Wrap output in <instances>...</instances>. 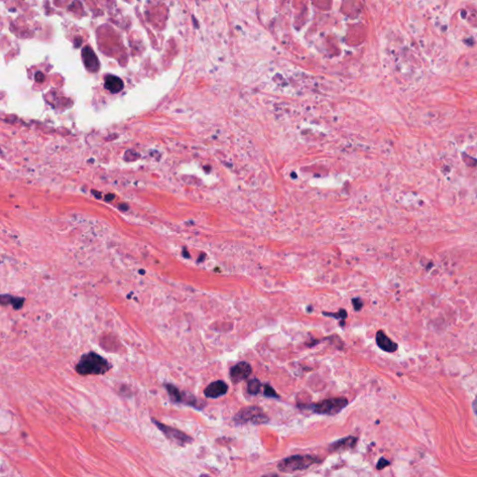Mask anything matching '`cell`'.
Masks as SVG:
<instances>
[{
  "mask_svg": "<svg viewBox=\"0 0 477 477\" xmlns=\"http://www.w3.org/2000/svg\"><path fill=\"white\" fill-rule=\"evenodd\" d=\"M111 364L107 359L95 352H88L80 357L76 365V371L79 375H104L110 370Z\"/></svg>",
  "mask_w": 477,
  "mask_h": 477,
  "instance_id": "6da1fadb",
  "label": "cell"
},
{
  "mask_svg": "<svg viewBox=\"0 0 477 477\" xmlns=\"http://www.w3.org/2000/svg\"><path fill=\"white\" fill-rule=\"evenodd\" d=\"M317 462L318 460L315 457L309 456V455L306 456L296 455V456L289 457L281 461L277 465V468L282 473L292 474L295 472L306 470L312 465L317 463Z\"/></svg>",
  "mask_w": 477,
  "mask_h": 477,
  "instance_id": "7a4b0ae2",
  "label": "cell"
},
{
  "mask_svg": "<svg viewBox=\"0 0 477 477\" xmlns=\"http://www.w3.org/2000/svg\"><path fill=\"white\" fill-rule=\"evenodd\" d=\"M348 405L346 398H333L324 400L317 405L312 406L315 413L322 415H335L339 413Z\"/></svg>",
  "mask_w": 477,
  "mask_h": 477,
  "instance_id": "3957f363",
  "label": "cell"
},
{
  "mask_svg": "<svg viewBox=\"0 0 477 477\" xmlns=\"http://www.w3.org/2000/svg\"><path fill=\"white\" fill-rule=\"evenodd\" d=\"M235 420L239 422H251L254 424H261L268 421V417L257 406H250L242 409L236 416Z\"/></svg>",
  "mask_w": 477,
  "mask_h": 477,
  "instance_id": "277c9868",
  "label": "cell"
},
{
  "mask_svg": "<svg viewBox=\"0 0 477 477\" xmlns=\"http://www.w3.org/2000/svg\"><path fill=\"white\" fill-rule=\"evenodd\" d=\"M152 421L155 423V425L157 426L162 433H163L164 435L170 439L171 441L174 442L176 444H178L180 446H185V444H188V443H191L192 442V438L189 437L188 435H185L184 433L180 432L178 430L174 429V428L169 427L165 424H162L160 422H159L157 420H152Z\"/></svg>",
  "mask_w": 477,
  "mask_h": 477,
  "instance_id": "5b68a950",
  "label": "cell"
},
{
  "mask_svg": "<svg viewBox=\"0 0 477 477\" xmlns=\"http://www.w3.org/2000/svg\"><path fill=\"white\" fill-rule=\"evenodd\" d=\"M252 373V367L246 362H240L230 369V378L233 383H239L248 378Z\"/></svg>",
  "mask_w": 477,
  "mask_h": 477,
  "instance_id": "8992f818",
  "label": "cell"
},
{
  "mask_svg": "<svg viewBox=\"0 0 477 477\" xmlns=\"http://www.w3.org/2000/svg\"><path fill=\"white\" fill-rule=\"evenodd\" d=\"M228 385L222 380L214 381L213 383L207 386L204 390V394L208 398H218L222 395L226 394L228 392Z\"/></svg>",
  "mask_w": 477,
  "mask_h": 477,
  "instance_id": "52a82bcc",
  "label": "cell"
},
{
  "mask_svg": "<svg viewBox=\"0 0 477 477\" xmlns=\"http://www.w3.org/2000/svg\"><path fill=\"white\" fill-rule=\"evenodd\" d=\"M82 59L86 68L91 72H96L99 69V61L92 48L86 46L82 50Z\"/></svg>",
  "mask_w": 477,
  "mask_h": 477,
  "instance_id": "ba28073f",
  "label": "cell"
},
{
  "mask_svg": "<svg viewBox=\"0 0 477 477\" xmlns=\"http://www.w3.org/2000/svg\"><path fill=\"white\" fill-rule=\"evenodd\" d=\"M378 347L387 352H394L397 349V344L388 337L383 331H378L376 335Z\"/></svg>",
  "mask_w": 477,
  "mask_h": 477,
  "instance_id": "9c48e42d",
  "label": "cell"
},
{
  "mask_svg": "<svg viewBox=\"0 0 477 477\" xmlns=\"http://www.w3.org/2000/svg\"><path fill=\"white\" fill-rule=\"evenodd\" d=\"M105 87L110 93H118L122 91L124 84L120 78L114 75H108L105 79Z\"/></svg>",
  "mask_w": 477,
  "mask_h": 477,
  "instance_id": "30bf717a",
  "label": "cell"
},
{
  "mask_svg": "<svg viewBox=\"0 0 477 477\" xmlns=\"http://www.w3.org/2000/svg\"><path fill=\"white\" fill-rule=\"evenodd\" d=\"M356 442V438L354 437H348L345 439H341L338 441L335 442L333 445H331V449L332 450H344V449H350L354 447V444Z\"/></svg>",
  "mask_w": 477,
  "mask_h": 477,
  "instance_id": "8fae6325",
  "label": "cell"
},
{
  "mask_svg": "<svg viewBox=\"0 0 477 477\" xmlns=\"http://www.w3.org/2000/svg\"><path fill=\"white\" fill-rule=\"evenodd\" d=\"M23 301L24 299H20V298H13V297H10V296H5V295H2L1 297V303L4 305V304H7V303H10L12 304V306L16 310H19L20 308H21V306L23 305Z\"/></svg>",
  "mask_w": 477,
  "mask_h": 477,
  "instance_id": "7c38bea8",
  "label": "cell"
},
{
  "mask_svg": "<svg viewBox=\"0 0 477 477\" xmlns=\"http://www.w3.org/2000/svg\"><path fill=\"white\" fill-rule=\"evenodd\" d=\"M166 389H167V392L169 393L170 397H171V400L173 402H176V403H179V402H183V394L181 392H179L178 389L171 384H166L165 385Z\"/></svg>",
  "mask_w": 477,
  "mask_h": 477,
  "instance_id": "4fadbf2b",
  "label": "cell"
},
{
  "mask_svg": "<svg viewBox=\"0 0 477 477\" xmlns=\"http://www.w3.org/2000/svg\"><path fill=\"white\" fill-rule=\"evenodd\" d=\"M261 384L257 379H251L248 382V392L251 394H257L259 392Z\"/></svg>",
  "mask_w": 477,
  "mask_h": 477,
  "instance_id": "5bb4252c",
  "label": "cell"
},
{
  "mask_svg": "<svg viewBox=\"0 0 477 477\" xmlns=\"http://www.w3.org/2000/svg\"><path fill=\"white\" fill-rule=\"evenodd\" d=\"M264 394L268 397H278L277 393L275 392V391L271 388V386L269 385H266L265 386V390H264Z\"/></svg>",
  "mask_w": 477,
  "mask_h": 477,
  "instance_id": "9a60e30c",
  "label": "cell"
},
{
  "mask_svg": "<svg viewBox=\"0 0 477 477\" xmlns=\"http://www.w3.org/2000/svg\"><path fill=\"white\" fill-rule=\"evenodd\" d=\"M324 315H329V316H332V317H335V318H337V319H346L347 318V313L344 311V310H341L339 311L337 314H327V313H323Z\"/></svg>",
  "mask_w": 477,
  "mask_h": 477,
  "instance_id": "2e32d148",
  "label": "cell"
},
{
  "mask_svg": "<svg viewBox=\"0 0 477 477\" xmlns=\"http://www.w3.org/2000/svg\"><path fill=\"white\" fill-rule=\"evenodd\" d=\"M352 304H353V307L356 311H360L363 307V302L362 300L360 299H352Z\"/></svg>",
  "mask_w": 477,
  "mask_h": 477,
  "instance_id": "e0dca14e",
  "label": "cell"
},
{
  "mask_svg": "<svg viewBox=\"0 0 477 477\" xmlns=\"http://www.w3.org/2000/svg\"><path fill=\"white\" fill-rule=\"evenodd\" d=\"M389 464H390V462L386 461L385 459H380V460H379V462H378L377 468H378V470H381V469H383V468L386 467V466H388Z\"/></svg>",
  "mask_w": 477,
  "mask_h": 477,
  "instance_id": "ac0fdd59",
  "label": "cell"
},
{
  "mask_svg": "<svg viewBox=\"0 0 477 477\" xmlns=\"http://www.w3.org/2000/svg\"><path fill=\"white\" fill-rule=\"evenodd\" d=\"M35 79H36L37 82H42L43 80H44V75H43L41 72H38V73H36Z\"/></svg>",
  "mask_w": 477,
  "mask_h": 477,
  "instance_id": "d6986e66",
  "label": "cell"
},
{
  "mask_svg": "<svg viewBox=\"0 0 477 477\" xmlns=\"http://www.w3.org/2000/svg\"><path fill=\"white\" fill-rule=\"evenodd\" d=\"M473 407H474V410H475V413L477 414V397L476 398V400L474 401V404H473Z\"/></svg>",
  "mask_w": 477,
  "mask_h": 477,
  "instance_id": "ffe728a7",
  "label": "cell"
},
{
  "mask_svg": "<svg viewBox=\"0 0 477 477\" xmlns=\"http://www.w3.org/2000/svg\"><path fill=\"white\" fill-rule=\"evenodd\" d=\"M262 477H278V476L275 475V474H270V475H266Z\"/></svg>",
  "mask_w": 477,
  "mask_h": 477,
  "instance_id": "44dd1931",
  "label": "cell"
},
{
  "mask_svg": "<svg viewBox=\"0 0 477 477\" xmlns=\"http://www.w3.org/2000/svg\"><path fill=\"white\" fill-rule=\"evenodd\" d=\"M114 199V195H107V200H110V199Z\"/></svg>",
  "mask_w": 477,
  "mask_h": 477,
  "instance_id": "7402d4cb",
  "label": "cell"
}]
</instances>
